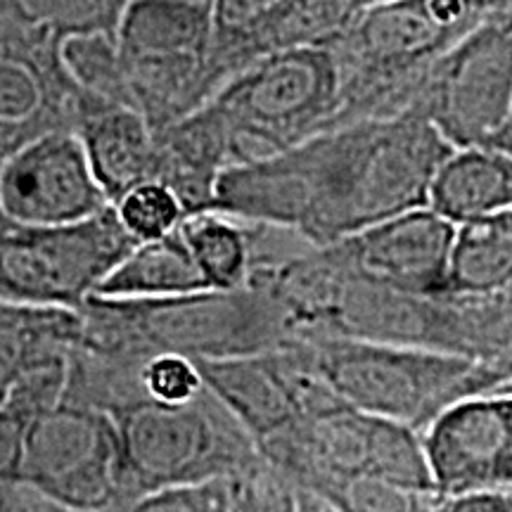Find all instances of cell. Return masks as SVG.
<instances>
[{"instance_id":"1","label":"cell","mask_w":512,"mask_h":512,"mask_svg":"<svg viewBox=\"0 0 512 512\" xmlns=\"http://www.w3.org/2000/svg\"><path fill=\"white\" fill-rule=\"evenodd\" d=\"M451 150L415 107L325 128L278 155L230 166L211 209L328 247L425 207L434 174Z\"/></svg>"},{"instance_id":"2","label":"cell","mask_w":512,"mask_h":512,"mask_svg":"<svg viewBox=\"0 0 512 512\" xmlns=\"http://www.w3.org/2000/svg\"><path fill=\"white\" fill-rule=\"evenodd\" d=\"M81 318V344L140 358L181 354L192 361H221L264 354L297 339L278 299L254 285L235 290L207 287L159 299L93 294L83 304Z\"/></svg>"},{"instance_id":"3","label":"cell","mask_w":512,"mask_h":512,"mask_svg":"<svg viewBox=\"0 0 512 512\" xmlns=\"http://www.w3.org/2000/svg\"><path fill=\"white\" fill-rule=\"evenodd\" d=\"M491 15L486 0L370 3L332 43L339 110L330 128L411 110L441 55Z\"/></svg>"},{"instance_id":"4","label":"cell","mask_w":512,"mask_h":512,"mask_svg":"<svg viewBox=\"0 0 512 512\" xmlns=\"http://www.w3.org/2000/svg\"><path fill=\"white\" fill-rule=\"evenodd\" d=\"M256 446L266 463L302 491L306 510H347L349 489L361 482L437 494L420 432L339 396Z\"/></svg>"},{"instance_id":"5","label":"cell","mask_w":512,"mask_h":512,"mask_svg":"<svg viewBox=\"0 0 512 512\" xmlns=\"http://www.w3.org/2000/svg\"><path fill=\"white\" fill-rule=\"evenodd\" d=\"M302 339L313 366L339 399L418 432L451 403L512 377L501 363L458 351L337 335Z\"/></svg>"},{"instance_id":"6","label":"cell","mask_w":512,"mask_h":512,"mask_svg":"<svg viewBox=\"0 0 512 512\" xmlns=\"http://www.w3.org/2000/svg\"><path fill=\"white\" fill-rule=\"evenodd\" d=\"M110 418L119 430L131 510L157 491L249 472L264 463L252 434L207 384L190 401L145 396Z\"/></svg>"},{"instance_id":"7","label":"cell","mask_w":512,"mask_h":512,"mask_svg":"<svg viewBox=\"0 0 512 512\" xmlns=\"http://www.w3.org/2000/svg\"><path fill=\"white\" fill-rule=\"evenodd\" d=\"M204 105L226 128L233 166L273 157L335 121V53L325 46L271 53L223 83Z\"/></svg>"},{"instance_id":"8","label":"cell","mask_w":512,"mask_h":512,"mask_svg":"<svg viewBox=\"0 0 512 512\" xmlns=\"http://www.w3.org/2000/svg\"><path fill=\"white\" fill-rule=\"evenodd\" d=\"M136 245L114 204L91 219L60 226L22 223L0 209V299L81 311Z\"/></svg>"},{"instance_id":"9","label":"cell","mask_w":512,"mask_h":512,"mask_svg":"<svg viewBox=\"0 0 512 512\" xmlns=\"http://www.w3.org/2000/svg\"><path fill=\"white\" fill-rule=\"evenodd\" d=\"M19 477L62 512L131 510L114 420L62 401L29 427Z\"/></svg>"},{"instance_id":"10","label":"cell","mask_w":512,"mask_h":512,"mask_svg":"<svg viewBox=\"0 0 512 512\" xmlns=\"http://www.w3.org/2000/svg\"><path fill=\"white\" fill-rule=\"evenodd\" d=\"M413 107L453 147L489 143L512 110V12H491L441 55Z\"/></svg>"},{"instance_id":"11","label":"cell","mask_w":512,"mask_h":512,"mask_svg":"<svg viewBox=\"0 0 512 512\" xmlns=\"http://www.w3.org/2000/svg\"><path fill=\"white\" fill-rule=\"evenodd\" d=\"M83 98L62 38L0 19V169L31 140L74 131Z\"/></svg>"},{"instance_id":"12","label":"cell","mask_w":512,"mask_h":512,"mask_svg":"<svg viewBox=\"0 0 512 512\" xmlns=\"http://www.w3.org/2000/svg\"><path fill=\"white\" fill-rule=\"evenodd\" d=\"M420 437L441 503L512 489V387L505 382L451 403Z\"/></svg>"},{"instance_id":"13","label":"cell","mask_w":512,"mask_h":512,"mask_svg":"<svg viewBox=\"0 0 512 512\" xmlns=\"http://www.w3.org/2000/svg\"><path fill=\"white\" fill-rule=\"evenodd\" d=\"M202 380L256 444L294 418L337 399L297 337L287 347L221 361H195Z\"/></svg>"},{"instance_id":"14","label":"cell","mask_w":512,"mask_h":512,"mask_svg":"<svg viewBox=\"0 0 512 512\" xmlns=\"http://www.w3.org/2000/svg\"><path fill=\"white\" fill-rule=\"evenodd\" d=\"M112 207L76 131L31 140L0 169V209L38 226L86 221Z\"/></svg>"},{"instance_id":"15","label":"cell","mask_w":512,"mask_h":512,"mask_svg":"<svg viewBox=\"0 0 512 512\" xmlns=\"http://www.w3.org/2000/svg\"><path fill=\"white\" fill-rule=\"evenodd\" d=\"M456 223L430 204L415 207L328 245L370 283L408 294H446Z\"/></svg>"},{"instance_id":"16","label":"cell","mask_w":512,"mask_h":512,"mask_svg":"<svg viewBox=\"0 0 512 512\" xmlns=\"http://www.w3.org/2000/svg\"><path fill=\"white\" fill-rule=\"evenodd\" d=\"M366 0H275L238 29H216L211 64L221 83L261 57L292 48H330L366 8Z\"/></svg>"},{"instance_id":"17","label":"cell","mask_w":512,"mask_h":512,"mask_svg":"<svg viewBox=\"0 0 512 512\" xmlns=\"http://www.w3.org/2000/svg\"><path fill=\"white\" fill-rule=\"evenodd\" d=\"M74 131L112 204L155 176V131L140 112L86 91Z\"/></svg>"},{"instance_id":"18","label":"cell","mask_w":512,"mask_h":512,"mask_svg":"<svg viewBox=\"0 0 512 512\" xmlns=\"http://www.w3.org/2000/svg\"><path fill=\"white\" fill-rule=\"evenodd\" d=\"M155 176L152 181L169 185L185 211L197 214L214 207L216 185L223 171L233 166L226 128L216 114L202 105L188 117L155 131Z\"/></svg>"},{"instance_id":"19","label":"cell","mask_w":512,"mask_h":512,"mask_svg":"<svg viewBox=\"0 0 512 512\" xmlns=\"http://www.w3.org/2000/svg\"><path fill=\"white\" fill-rule=\"evenodd\" d=\"M430 207L458 223L512 209V152L491 143L453 147L434 174Z\"/></svg>"},{"instance_id":"20","label":"cell","mask_w":512,"mask_h":512,"mask_svg":"<svg viewBox=\"0 0 512 512\" xmlns=\"http://www.w3.org/2000/svg\"><path fill=\"white\" fill-rule=\"evenodd\" d=\"M211 38L214 0H131L117 29L124 53H209Z\"/></svg>"},{"instance_id":"21","label":"cell","mask_w":512,"mask_h":512,"mask_svg":"<svg viewBox=\"0 0 512 512\" xmlns=\"http://www.w3.org/2000/svg\"><path fill=\"white\" fill-rule=\"evenodd\" d=\"M209 283L181 233L138 242L107 273L95 294L110 299H159L207 290Z\"/></svg>"},{"instance_id":"22","label":"cell","mask_w":512,"mask_h":512,"mask_svg":"<svg viewBox=\"0 0 512 512\" xmlns=\"http://www.w3.org/2000/svg\"><path fill=\"white\" fill-rule=\"evenodd\" d=\"M83 330L81 311L12 304L0 299V403L19 377L43 358L74 349Z\"/></svg>"},{"instance_id":"23","label":"cell","mask_w":512,"mask_h":512,"mask_svg":"<svg viewBox=\"0 0 512 512\" xmlns=\"http://www.w3.org/2000/svg\"><path fill=\"white\" fill-rule=\"evenodd\" d=\"M512 283V209L456 226L446 294L484 297Z\"/></svg>"},{"instance_id":"24","label":"cell","mask_w":512,"mask_h":512,"mask_svg":"<svg viewBox=\"0 0 512 512\" xmlns=\"http://www.w3.org/2000/svg\"><path fill=\"white\" fill-rule=\"evenodd\" d=\"M178 233L209 287L235 290L245 287L252 268V226L226 211L207 209L185 216Z\"/></svg>"},{"instance_id":"25","label":"cell","mask_w":512,"mask_h":512,"mask_svg":"<svg viewBox=\"0 0 512 512\" xmlns=\"http://www.w3.org/2000/svg\"><path fill=\"white\" fill-rule=\"evenodd\" d=\"M131 0H0V19L43 29L57 38L83 34L117 36Z\"/></svg>"},{"instance_id":"26","label":"cell","mask_w":512,"mask_h":512,"mask_svg":"<svg viewBox=\"0 0 512 512\" xmlns=\"http://www.w3.org/2000/svg\"><path fill=\"white\" fill-rule=\"evenodd\" d=\"M62 57L83 91L128 107L124 67H121L117 36H69L62 41Z\"/></svg>"},{"instance_id":"27","label":"cell","mask_w":512,"mask_h":512,"mask_svg":"<svg viewBox=\"0 0 512 512\" xmlns=\"http://www.w3.org/2000/svg\"><path fill=\"white\" fill-rule=\"evenodd\" d=\"M114 209L124 228L138 242L171 235L188 216L176 192L159 181L138 183L114 204Z\"/></svg>"},{"instance_id":"28","label":"cell","mask_w":512,"mask_h":512,"mask_svg":"<svg viewBox=\"0 0 512 512\" xmlns=\"http://www.w3.org/2000/svg\"><path fill=\"white\" fill-rule=\"evenodd\" d=\"M143 384L150 399L164 403L190 401L204 389L197 363L181 354H155L147 358Z\"/></svg>"},{"instance_id":"29","label":"cell","mask_w":512,"mask_h":512,"mask_svg":"<svg viewBox=\"0 0 512 512\" xmlns=\"http://www.w3.org/2000/svg\"><path fill=\"white\" fill-rule=\"evenodd\" d=\"M34 420L36 415L10 394L0 403V486L19 479L27 434Z\"/></svg>"},{"instance_id":"30","label":"cell","mask_w":512,"mask_h":512,"mask_svg":"<svg viewBox=\"0 0 512 512\" xmlns=\"http://www.w3.org/2000/svg\"><path fill=\"white\" fill-rule=\"evenodd\" d=\"M444 512H512V489H486L448 498Z\"/></svg>"},{"instance_id":"31","label":"cell","mask_w":512,"mask_h":512,"mask_svg":"<svg viewBox=\"0 0 512 512\" xmlns=\"http://www.w3.org/2000/svg\"><path fill=\"white\" fill-rule=\"evenodd\" d=\"M273 3L275 0H214V27L238 29Z\"/></svg>"},{"instance_id":"32","label":"cell","mask_w":512,"mask_h":512,"mask_svg":"<svg viewBox=\"0 0 512 512\" xmlns=\"http://www.w3.org/2000/svg\"><path fill=\"white\" fill-rule=\"evenodd\" d=\"M489 143L503 147V150H508V152H512V110H510V114H508V119H505V124L501 126V131H498L496 136L489 140Z\"/></svg>"},{"instance_id":"33","label":"cell","mask_w":512,"mask_h":512,"mask_svg":"<svg viewBox=\"0 0 512 512\" xmlns=\"http://www.w3.org/2000/svg\"><path fill=\"white\" fill-rule=\"evenodd\" d=\"M491 12H512V0H486Z\"/></svg>"},{"instance_id":"34","label":"cell","mask_w":512,"mask_h":512,"mask_svg":"<svg viewBox=\"0 0 512 512\" xmlns=\"http://www.w3.org/2000/svg\"><path fill=\"white\" fill-rule=\"evenodd\" d=\"M366 3L370 5V3H384V0H366Z\"/></svg>"}]
</instances>
